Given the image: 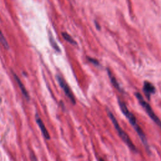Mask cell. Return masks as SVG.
Here are the masks:
<instances>
[{
  "instance_id": "obj_2",
  "label": "cell",
  "mask_w": 161,
  "mask_h": 161,
  "mask_svg": "<svg viewBox=\"0 0 161 161\" xmlns=\"http://www.w3.org/2000/svg\"><path fill=\"white\" fill-rule=\"evenodd\" d=\"M108 115L109 118H110L111 121H112V123H113L116 131L118 132V134L119 136V137L122 139V140L128 145V147L132 151H133L135 152H137L138 151H137V149H136V147L135 146V145L133 144V143L131 140L129 136L126 134V133L120 126V125H119V123H118L117 119H116L115 116H114V114L110 111L108 110Z\"/></svg>"
},
{
  "instance_id": "obj_11",
  "label": "cell",
  "mask_w": 161,
  "mask_h": 161,
  "mask_svg": "<svg viewBox=\"0 0 161 161\" xmlns=\"http://www.w3.org/2000/svg\"><path fill=\"white\" fill-rule=\"evenodd\" d=\"M62 35L63 36V38L67 41L69 43H71V44H73V45H76L77 43L72 38V36L70 35H69L66 32H62Z\"/></svg>"
},
{
  "instance_id": "obj_12",
  "label": "cell",
  "mask_w": 161,
  "mask_h": 161,
  "mask_svg": "<svg viewBox=\"0 0 161 161\" xmlns=\"http://www.w3.org/2000/svg\"><path fill=\"white\" fill-rule=\"evenodd\" d=\"M87 60H88L90 62H91L92 64H93L95 65H99V61H98L97 60L94 58H91V57H87Z\"/></svg>"
},
{
  "instance_id": "obj_8",
  "label": "cell",
  "mask_w": 161,
  "mask_h": 161,
  "mask_svg": "<svg viewBox=\"0 0 161 161\" xmlns=\"http://www.w3.org/2000/svg\"><path fill=\"white\" fill-rule=\"evenodd\" d=\"M107 72H108V76H109V79H110V80H111L112 84L113 85V86H114L116 89H118L119 91L123 92V90H122L121 87H120L119 83L118 82V81H117V80L116 79L115 77L112 74L111 72L110 71V70H109V69H107Z\"/></svg>"
},
{
  "instance_id": "obj_6",
  "label": "cell",
  "mask_w": 161,
  "mask_h": 161,
  "mask_svg": "<svg viewBox=\"0 0 161 161\" xmlns=\"http://www.w3.org/2000/svg\"><path fill=\"white\" fill-rule=\"evenodd\" d=\"M35 119H36V123H37V124H38L43 135V136L45 137V138H46L47 140H49L50 138V135H49V133H48L43 122L42 121V119L40 118V116L37 114L35 116Z\"/></svg>"
},
{
  "instance_id": "obj_14",
  "label": "cell",
  "mask_w": 161,
  "mask_h": 161,
  "mask_svg": "<svg viewBox=\"0 0 161 161\" xmlns=\"http://www.w3.org/2000/svg\"><path fill=\"white\" fill-rule=\"evenodd\" d=\"M99 161H104V159L103 158H99Z\"/></svg>"
},
{
  "instance_id": "obj_9",
  "label": "cell",
  "mask_w": 161,
  "mask_h": 161,
  "mask_svg": "<svg viewBox=\"0 0 161 161\" xmlns=\"http://www.w3.org/2000/svg\"><path fill=\"white\" fill-rule=\"evenodd\" d=\"M48 38H49V42H50V43L51 45V46L53 47V48L56 50L57 52H60V48L58 47L57 43H56L54 38L53 37L52 35L51 34V33H49V35H48Z\"/></svg>"
},
{
  "instance_id": "obj_5",
  "label": "cell",
  "mask_w": 161,
  "mask_h": 161,
  "mask_svg": "<svg viewBox=\"0 0 161 161\" xmlns=\"http://www.w3.org/2000/svg\"><path fill=\"white\" fill-rule=\"evenodd\" d=\"M143 91L147 98L150 99V96L155 92V88L151 82L148 81H145L143 83Z\"/></svg>"
},
{
  "instance_id": "obj_4",
  "label": "cell",
  "mask_w": 161,
  "mask_h": 161,
  "mask_svg": "<svg viewBox=\"0 0 161 161\" xmlns=\"http://www.w3.org/2000/svg\"><path fill=\"white\" fill-rule=\"evenodd\" d=\"M57 79L58 80V82L59 83L60 86L62 87L64 92H65V95L70 99V101L72 102V103L75 104V97H74L71 89H70L69 86H68V84L66 83V82L64 80V79L61 76H60L58 75H57Z\"/></svg>"
},
{
  "instance_id": "obj_3",
  "label": "cell",
  "mask_w": 161,
  "mask_h": 161,
  "mask_svg": "<svg viewBox=\"0 0 161 161\" xmlns=\"http://www.w3.org/2000/svg\"><path fill=\"white\" fill-rule=\"evenodd\" d=\"M135 96L136 97L138 102L141 104V106L144 108L148 115L150 117V118L155 123V124L160 127L161 129V120L159 119V118L155 114L154 111H153L152 108L150 106V104L143 99L142 94L139 92L135 93Z\"/></svg>"
},
{
  "instance_id": "obj_7",
  "label": "cell",
  "mask_w": 161,
  "mask_h": 161,
  "mask_svg": "<svg viewBox=\"0 0 161 161\" xmlns=\"http://www.w3.org/2000/svg\"><path fill=\"white\" fill-rule=\"evenodd\" d=\"M13 75H14V79L16 80V82H17V84H18V86H19V89H20V90H21V91L23 95L24 96V97H25L26 99L29 100V99H30L29 94H28V91H26V89L25 86H24L23 84L22 83L21 80H20V79H19L15 74H13Z\"/></svg>"
},
{
  "instance_id": "obj_1",
  "label": "cell",
  "mask_w": 161,
  "mask_h": 161,
  "mask_svg": "<svg viewBox=\"0 0 161 161\" xmlns=\"http://www.w3.org/2000/svg\"><path fill=\"white\" fill-rule=\"evenodd\" d=\"M118 104L119 106L120 109L121 110L123 114L127 118V119H128V121H130V124L131 125V126L133 127V128L135 129V130L136 131V132L137 133L138 135L139 136L140 140H142L143 144L145 145L146 149L149 151V147H148V143L147 142V140L146 138V136L143 132V131L142 130V129L140 128V126L138 125L137 122H136V119L135 116V115L130 112L128 108L126 107V104L121 101L119 99H118Z\"/></svg>"
},
{
  "instance_id": "obj_10",
  "label": "cell",
  "mask_w": 161,
  "mask_h": 161,
  "mask_svg": "<svg viewBox=\"0 0 161 161\" xmlns=\"http://www.w3.org/2000/svg\"><path fill=\"white\" fill-rule=\"evenodd\" d=\"M0 42L5 48H6V49L9 48L8 42L6 38H5V36H4V35H3V32L1 31V29H0Z\"/></svg>"
},
{
  "instance_id": "obj_13",
  "label": "cell",
  "mask_w": 161,
  "mask_h": 161,
  "mask_svg": "<svg viewBox=\"0 0 161 161\" xmlns=\"http://www.w3.org/2000/svg\"><path fill=\"white\" fill-rule=\"evenodd\" d=\"M95 24H96V28H97V29L99 30V29H100V27H99V24H97L96 22H95Z\"/></svg>"
}]
</instances>
